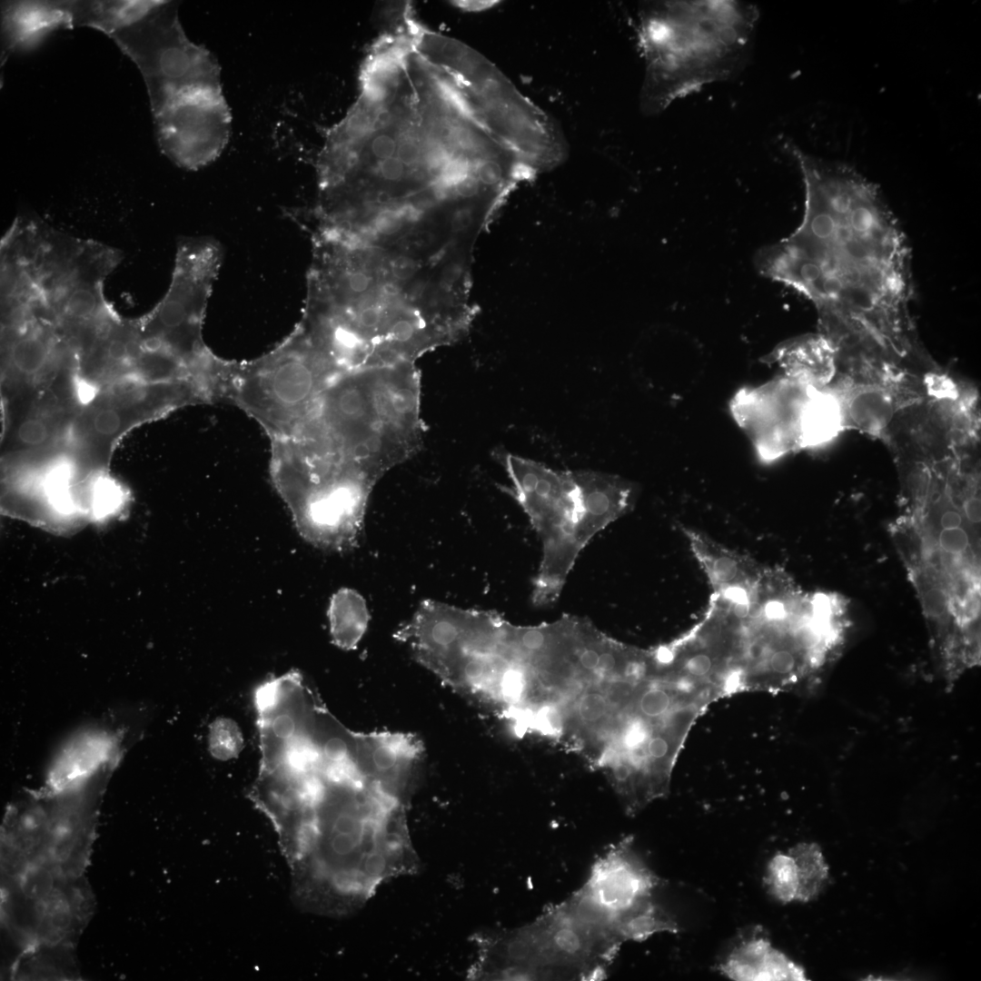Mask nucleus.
Returning a JSON list of instances; mask_svg holds the SVG:
<instances>
[{"mask_svg": "<svg viewBox=\"0 0 981 981\" xmlns=\"http://www.w3.org/2000/svg\"><path fill=\"white\" fill-rule=\"evenodd\" d=\"M789 150L804 182L803 219L757 253L759 273L813 303L837 363L942 371L913 319L907 239L877 186L847 164Z\"/></svg>", "mask_w": 981, "mask_h": 981, "instance_id": "1", "label": "nucleus"}, {"mask_svg": "<svg viewBox=\"0 0 981 981\" xmlns=\"http://www.w3.org/2000/svg\"><path fill=\"white\" fill-rule=\"evenodd\" d=\"M662 887L633 837H624L566 899L522 926L474 937L473 973L491 980H601L624 943L679 930Z\"/></svg>", "mask_w": 981, "mask_h": 981, "instance_id": "2", "label": "nucleus"}, {"mask_svg": "<svg viewBox=\"0 0 981 981\" xmlns=\"http://www.w3.org/2000/svg\"><path fill=\"white\" fill-rule=\"evenodd\" d=\"M758 18L757 5L736 0L641 4V113L658 115L676 100L735 76L748 60Z\"/></svg>", "mask_w": 981, "mask_h": 981, "instance_id": "3", "label": "nucleus"}, {"mask_svg": "<svg viewBox=\"0 0 981 981\" xmlns=\"http://www.w3.org/2000/svg\"><path fill=\"white\" fill-rule=\"evenodd\" d=\"M423 433L420 375L401 363L334 373L299 435L376 479L419 451Z\"/></svg>", "mask_w": 981, "mask_h": 981, "instance_id": "4", "label": "nucleus"}, {"mask_svg": "<svg viewBox=\"0 0 981 981\" xmlns=\"http://www.w3.org/2000/svg\"><path fill=\"white\" fill-rule=\"evenodd\" d=\"M122 259L115 248L17 216L1 240V297L32 302L61 330L76 332L118 314L104 284Z\"/></svg>", "mask_w": 981, "mask_h": 981, "instance_id": "5", "label": "nucleus"}, {"mask_svg": "<svg viewBox=\"0 0 981 981\" xmlns=\"http://www.w3.org/2000/svg\"><path fill=\"white\" fill-rule=\"evenodd\" d=\"M341 371L294 330L269 352L251 361L218 357L213 401H228L256 421L271 441L295 437L332 376Z\"/></svg>", "mask_w": 981, "mask_h": 981, "instance_id": "6", "label": "nucleus"}, {"mask_svg": "<svg viewBox=\"0 0 981 981\" xmlns=\"http://www.w3.org/2000/svg\"><path fill=\"white\" fill-rule=\"evenodd\" d=\"M213 402L195 381L150 382L123 376L96 388L71 425L65 455L73 469L100 471L122 438L134 428L184 406Z\"/></svg>", "mask_w": 981, "mask_h": 981, "instance_id": "7", "label": "nucleus"}, {"mask_svg": "<svg viewBox=\"0 0 981 981\" xmlns=\"http://www.w3.org/2000/svg\"><path fill=\"white\" fill-rule=\"evenodd\" d=\"M222 250L213 239L185 237L177 244L169 289L146 314L134 319L142 349L164 352L185 363L205 381L216 357L202 330Z\"/></svg>", "mask_w": 981, "mask_h": 981, "instance_id": "8", "label": "nucleus"}, {"mask_svg": "<svg viewBox=\"0 0 981 981\" xmlns=\"http://www.w3.org/2000/svg\"><path fill=\"white\" fill-rule=\"evenodd\" d=\"M136 64L145 83L153 115L174 99L199 91H220L214 55L186 36L177 5L153 1L109 35Z\"/></svg>", "mask_w": 981, "mask_h": 981, "instance_id": "9", "label": "nucleus"}, {"mask_svg": "<svg viewBox=\"0 0 981 981\" xmlns=\"http://www.w3.org/2000/svg\"><path fill=\"white\" fill-rule=\"evenodd\" d=\"M2 391L3 459L41 463L64 454L71 425L83 405L74 366L66 365L45 381Z\"/></svg>", "mask_w": 981, "mask_h": 981, "instance_id": "10", "label": "nucleus"}, {"mask_svg": "<svg viewBox=\"0 0 981 981\" xmlns=\"http://www.w3.org/2000/svg\"><path fill=\"white\" fill-rule=\"evenodd\" d=\"M154 119L161 151L187 170L216 160L231 135L232 116L222 90L182 95L154 114Z\"/></svg>", "mask_w": 981, "mask_h": 981, "instance_id": "11", "label": "nucleus"}, {"mask_svg": "<svg viewBox=\"0 0 981 981\" xmlns=\"http://www.w3.org/2000/svg\"><path fill=\"white\" fill-rule=\"evenodd\" d=\"M814 389L781 374L732 398L731 414L761 461L771 462L801 450V415Z\"/></svg>", "mask_w": 981, "mask_h": 981, "instance_id": "12", "label": "nucleus"}, {"mask_svg": "<svg viewBox=\"0 0 981 981\" xmlns=\"http://www.w3.org/2000/svg\"><path fill=\"white\" fill-rule=\"evenodd\" d=\"M930 374L903 368L869 374L836 373L828 386L839 401L845 430L883 441L901 411L927 397Z\"/></svg>", "mask_w": 981, "mask_h": 981, "instance_id": "13", "label": "nucleus"}, {"mask_svg": "<svg viewBox=\"0 0 981 981\" xmlns=\"http://www.w3.org/2000/svg\"><path fill=\"white\" fill-rule=\"evenodd\" d=\"M363 768L390 793L406 799L423 748L415 736L401 732H358Z\"/></svg>", "mask_w": 981, "mask_h": 981, "instance_id": "14", "label": "nucleus"}, {"mask_svg": "<svg viewBox=\"0 0 981 981\" xmlns=\"http://www.w3.org/2000/svg\"><path fill=\"white\" fill-rule=\"evenodd\" d=\"M717 967L733 980H807L804 969L774 948L760 926L738 933Z\"/></svg>", "mask_w": 981, "mask_h": 981, "instance_id": "15", "label": "nucleus"}, {"mask_svg": "<svg viewBox=\"0 0 981 981\" xmlns=\"http://www.w3.org/2000/svg\"><path fill=\"white\" fill-rule=\"evenodd\" d=\"M764 362L778 365L785 377L815 389L827 386L837 372L835 350L820 332L806 333L780 342Z\"/></svg>", "mask_w": 981, "mask_h": 981, "instance_id": "16", "label": "nucleus"}, {"mask_svg": "<svg viewBox=\"0 0 981 981\" xmlns=\"http://www.w3.org/2000/svg\"><path fill=\"white\" fill-rule=\"evenodd\" d=\"M691 550L704 570L715 594L728 590L754 591L765 569L753 560L720 545L694 530L683 528Z\"/></svg>", "mask_w": 981, "mask_h": 981, "instance_id": "17", "label": "nucleus"}, {"mask_svg": "<svg viewBox=\"0 0 981 981\" xmlns=\"http://www.w3.org/2000/svg\"><path fill=\"white\" fill-rule=\"evenodd\" d=\"M5 46L27 47L59 26L71 27L69 2H12L5 4Z\"/></svg>", "mask_w": 981, "mask_h": 981, "instance_id": "18", "label": "nucleus"}, {"mask_svg": "<svg viewBox=\"0 0 981 981\" xmlns=\"http://www.w3.org/2000/svg\"><path fill=\"white\" fill-rule=\"evenodd\" d=\"M844 431L842 410L835 392L828 385L814 389L801 415V450L827 445Z\"/></svg>", "mask_w": 981, "mask_h": 981, "instance_id": "19", "label": "nucleus"}, {"mask_svg": "<svg viewBox=\"0 0 981 981\" xmlns=\"http://www.w3.org/2000/svg\"><path fill=\"white\" fill-rule=\"evenodd\" d=\"M329 617L332 640L344 649H353L357 645L369 621L364 602L351 591L335 595Z\"/></svg>", "mask_w": 981, "mask_h": 981, "instance_id": "20", "label": "nucleus"}, {"mask_svg": "<svg viewBox=\"0 0 981 981\" xmlns=\"http://www.w3.org/2000/svg\"><path fill=\"white\" fill-rule=\"evenodd\" d=\"M788 853L795 860L798 874L796 900L810 901L822 890L828 877V867L821 849L816 843H799L789 848Z\"/></svg>", "mask_w": 981, "mask_h": 981, "instance_id": "21", "label": "nucleus"}, {"mask_svg": "<svg viewBox=\"0 0 981 981\" xmlns=\"http://www.w3.org/2000/svg\"><path fill=\"white\" fill-rule=\"evenodd\" d=\"M768 892L782 903L797 898L798 880L796 864L791 855L778 853L768 862L764 877Z\"/></svg>", "mask_w": 981, "mask_h": 981, "instance_id": "22", "label": "nucleus"}, {"mask_svg": "<svg viewBox=\"0 0 981 981\" xmlns=\"http://www.w3.org/2000/svg\"><path fill=\"white\" fill-rule=\"evenodd\" d=\"M209 749L217 759L228 760L236 758L243 746V738L236 722L227 718H220L210 726Z\"/></svg>", "mask_w": 981, "mask_h": 981, "instance_id": "23", "label": "nucleus"}, {"mask_svg": "<svg viewBox=\"0 0 981 981\" xmlns=\"http://www.w3.org/2000/svg\"><path fill=\"white\" fill-rule=\"evenodd\" d=\"M526 680L521 670L509 667L501 675L498 695L507 704H516L523 697Z\"/></svg>", "mask_w": 981, "mask_h": 981, "instance_id": "24", "label": "nucleus"}, {"mask_svg": "<svg viewBox=\"0 0 981 981\" xmlns=\"http://www.w3.org/2000/svg\"><path fill=\"white\" fill-rule=\"evenodd\" d=\"M93 493L94 509L99 516L112 512L121 501L119 487L109 480H98Z\"/></svg>", "mask_w": 981, "mask_h": 981, "instance_id": "25", "label": "nucleus"}, {"mask_svg": "<svg viewBox=\"0 0 981 981\" xmlns=\"http://www.w3.org/2000/svg\"><path fill=\"white\" fill-rule=\"evenodd\" d=\"M670 698L661 689H650L640 697L639 707L640 711L649 718H656L663 715L669 708Z\"/></svg>", "mask_w": 981, "mask_h": 981, "instance_id": "26", "label": "nucleus"}, {"mask_svg": "<svg viewBox=\"0 0 981 981\" xmlns=\"http://www.w3.org/2000/svg\"><path fill=\"white\" fill-rule=\"evenodd\" d=\"M608 702L601 694L590 692L583 695L578 704L580 718L585 722H595L606 713Z\"/></svg>", "mask_w": 981, "mask_h": 981, "instance_id": "27", "label": "nucleus"}, {"mask_svg": "<svg viewBox=\"0 0 981 981\" xmlns=\"http://www.w3.org/2000/svg\"><path fill=\"white\" fill-rule=\"evenodd\" d=\"M402 215L393 209H383L377 213L373 219L376 230L383 235H392L398 233L404 222Z\"/></svg>", "mask_w": 981, "mask_h": 981, "instance_id": "28", "label": "nucleus"}, {"mask_svg": "<svg viewBox=\"0 0 981 981\" xmlns=\"http://www.w3.org/2000/svg\"><path fill=\"white\" fill-rule=\"evenodd\" d=\"M339 281L342 285L339 284L337 288L343 289L347 295H360L366 292L371 284L369 275L360 270L346 272Z\"/></svg>", "mask_w": 981, "mask_h": 981, "instance_id": "29", "label": "nucleus"}, {"mask_svg": "<svg viewBox=\"0 0 981 981\" xmlns=\"http://www.w3.org/2000/svg\"><path fill=\"white\" fill-rule=\"evenodd\" d=\"M479 210L474 206H462L452 211L450 218L451 231L461 233L468 230L475 222Z\"/></svg>", "mask_w": 981, "mask_h": 981, "instance_id": "30", "label": "nucleus"}, {"mask_svg": "<svg viewBox=\"0 0 981 981\" xmlns=\"http://www.w3.org/2000/svg\"><path fill=\"white\" fill-rule=\"evenodd\" d=\"M712 667V661L708 655L699 653L690 657L684 665L686 672L694 677L707 675Z\"/></svg>", "mask_w": 981, "mask_h": 981, "instance_id": "31", "label": "nucleus"}, {"mask_svg": "<svg viewBox=\"0 0 981 981\" xmlns=\"http://www.w3.org/2000/svg\"><path fill=\"white\" fill-rule=\"evenodd\" d=\"M415 263L408 258H397L391 263V272L399 280L410 278L415 272Z\"/></svg>", "mask_w": 981, "mask_h": 981, "instance_id": "32", "label": "nucleus"}, {"mask_svg": "<svg viewBox=\"0 0 981 981\" xmlns=\"http://www.w3.org/2000/svg\"><path fill=\"white\" fill-rule=\"evenodd\" d=\"M647 738V729L640 724H633L625 735V744L630 748H636Z\"/></svg>", "mask_w": 981, "mask_h": 981, "instance_id": "33", "label": "nucleus"}, {"mask_svg": "<svg viewBox=\"0 0 981 981\" xmlns=\"http://www.w3.org/2000/svg\"><path fill=\"white\" fill-rule=\"evenodd\" d=\"M545 641L544 635L540 630L531 629L526 631L521 637L522 645L531 650L540 649Z\"/></svg>", "mask_w": 981, "mask_h": 981, "instance_id": "34", "label": "nucleus"}, {"mask_svg": "<svg viewBox=\"0 0 981 981\" xmlns=\"http://www.w3.org/2000/svg\"><path fill=\"white\" fill-rule=\"evenodd\" d=\"M647 748L652 758H661L667 755L669 744L665 738L655 737L649 741Z\"/></svg>", "mask_w": 981, "mask_h": 981, "instance_id": "35", "label": "nucleus"}, {"mask_svg": "<svg viewBox=\"0 0 981 981\" xmlns=\"http://www.w3.org/2000/svg\"><path fill=\"white\" fill-rule=\"evenodd\" d=\"M632 774V768L624 762H619L613 768V778L619 784L629 782Z\"/></svg>", "mask_w": 981, "mask_h": 981, "instance_id": "36", "label": "nucleus"}, {"mask_svg": "<svg viewBox=\"0 0 981 981\" xmlns=\"http://www.w3.org/2000/svg\"><path fill=\"white\" fill-rule=\"evenodd\" d=\"M600 655L593 649L584 650L580 656V665L589 670L597 669Z\"/></svg>", "mask_w": 981, "mask_h": 981, "instance_id": "37", "label": "nucleus"}, {"mask_svg": "<svg viewBox=\"0 0 981 981\" xmlns=\"http://www.w3.org/2000/svg\"><path fill=\"white\" fill-rule=\"evenodd\" d=\"M616 665V659L611 653L604 652L600 655L597 669L603 672L611 671Z\"/></svg>", "mask_w": 981, "mask_h": 981, "instance_id": "38", "label": "nucleus"}, {"mask_svg": "<svg viewBox=\"0 0 981 981\" xmlns=\"http://www.w3.org/2000/svg\"><path fill=\"white\" fill-rule=\"evenodd\" d=\"M644 670L643 664L639 662H631L626 668V675L632 679H639L642 676Z\"/></svg>", "mask_w": 981, "mask_h": 981, "instance_id": "39", "label": "nucleus"}, {"mask_svg": "<svg viewBox=\"0 0 981 981\" xmlns=\"http://www.w3.org/2000/svg\"><path fill=\"white\" fill-rule=\"evenodd\" d=\"M674 659L673 652L668 648H661L657 652V659L662 664H669Z\"/></svg>", "mask_w": 981, "mask_h": 981, "instance_id": "40", "label": "nucleus"}, {"mask_svg": "<svg viewBox=\"0 0 981 981\" xmlns=\"http://www.w3.org/2000/svg\"><path fill=\"white\" fill-rule=\"evenodd\" d=\"M398 288L399 287L396 284H394L392 282L391 283L388 282L383 286V291H384V292L386 294L394 295V294H397L399 292Z\"/></svg>", "mask_w": 981, "mask_h": 981, "instance_id": "41", "label": "nucleus"}, {"mask_svg": "<svg viewBox=\"0 0 981 981\" xmlns=\"http://www.w3.org/2000/svg\"><path fill=\"white\" fill-rule=\"evenodd\" d=\"M865 366H885V365H865ZM859 367H863V366H859ZM854 368H857V367H854ZM837 369H850V368H837Z\"/></svg>", "mask_w": 981, "mask_h": 981, "instance_id": "42", "label": "nucleus"}]
</instances>
